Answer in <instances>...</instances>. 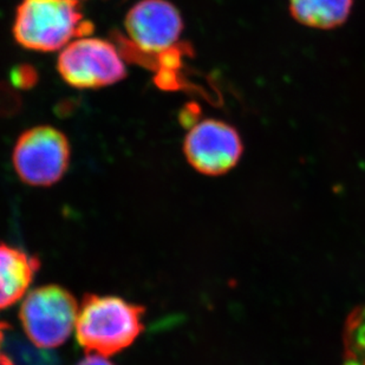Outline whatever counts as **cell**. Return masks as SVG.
<instances>
[{
  "mask_svg": "<svg viewBox=\"0 0 365 365\" xmlns=\"http://www.w3.org/2000/svg\"><path fill=\"white\" fill-rule=\"evenodd\" d=\"M145 312L118 297L86 294L77 316V341L86 352L104 357L123 351L145 329Z\"/></svg>",
  "mask_w": 365,
  "mask_h": 365,
  "instance_id": "cell-1",
  "label": "cell"
},
{
  "mask_svg": "<svg viewBox=\"0 0 365 365\" xmlns=\"http://www.w3.org/2000/svg\"><path fill=\"white\" fill-rule=\"evenodd\" d=\"M93 31L78 0H21L14 17V39L32 51H58Z\"/></svg>",
  "mask_w": 365,
  "mask_h": 365,
  "instance_id": "cell-2",
  "label": "cell"
},
{
  "mask_svg": "<svg viewBox=\"0 0 365 365\" xmlns=\"http://www.w3.org/2000/svg\"><path fill=\"white\" fill-rule=\"evenodd\" d=\"M78 304L58 285L41 286L25 297L19 311L21 327L39 349L58 348L76 327Z\"/></svg>",
  "mask_w": 365,
  "mask_h": 365,
  "instance_id": "cell-3",
  "label": "cell"
},
{
  "mask_svg": "<svg viewBox=\"0 0 365 365\" xmlns=\"http://www.w3.org/2000/svg\"><path fill=\"white\" fill-rule=\"evenodd\" d=\"M71 148L62 131L38 125L18 138L12 154L14 170L29 186L48 187L58 182L69 168Z\"/></svg>",
  "mask_w": 365,
  "mask_h": 365,
  "instance_id": "cell-4",
  "label": "cell"
},
{
  "mask_svg": "<svg viewBox=\"0 0 365 365\" xmlns=\"http://www.w3.org/2000/svg\"><path fill=\"white\" fill-rule=\"evenodd\" d=\"M57 70L63 80L77 89H97L123 80L127 69L110 41L82 37L61 50Z\"/></svg>",
  "mask_w": 365,
  "mask_h": 365,
  "instance_id": "cell-5",
  "label": "cell"
},
{
  "mask_svg": "<svg viewBox=\"0 0 365 365\" xmlns=\"http://www.w3.org/2000/svg\"><path fill=\"white\" fill-rule=\"evenodd\" d=\"M187 161L203 175L217 176L235 168L244 153L242 136L233 125L207 118L190 128L183 141Z\"/></svg>",
  "mask_w": 365,
  "mask_h": 365,
  "instance_id": "cell-6",
  "label": "cell"
},
{
  "mask_svg": "<svg viewBox=\"0 0 365 365\" xmlns=\"http://www.w3.org/2000/svg\"><path fill=\"white\" fill-rule=\"evenodd\" d=\"M125 31L135 50L156 56L178 45L183 21L167 0H140L125 16Z\"/></svg>",
  "mask_w": 365,
  "mask_h": 365,
  "instance_id": "cell-7",
  "label": "cell"
},
{
  "mask_svg": "<svg viewBox=\"0 0 365 365\" xmlns=\"http://www.w3.org/2000/svg\"><path fill=\"white\" fill-rule=\"evenodd\" d=\"M41 267L38 258L21 248L0 244V310L25 296Z\"/></svg>",
  "mask_w": 365,
  "mask_h": 365,
  "instance_id": "cell-8",
  "label": "cell"
},
{
  "mask_svg": "<svg viewBox=\"0 0 365 365\" xmlns=\"http://www.w3.org/2000/svg\"><path fill=\"white\" fill-rule=\"evenodd\" d=\"M354 0H289V14L307 28L332 30L351 14Z\"/></svg>",
  "mask_w": 365,
  "mask_h": 365,
  "instance_id": "cell-9",
  "label": "cell"
},
{
  "mask_svg": "<svg viewBox=\"0 0 365 365\" xmlns=\"http://www.w3.org/2000/svg\"><path fill=\"white\" fill-rule=\"evenodd\" d=\"M344 344L346 359L365 365V304L349 316L345 325Z\"/></svg>",
  "mask_w": 365,
  "mask_h": 365,
  "instance_id": "cell-10",
  "label": "cell"
},
{
  "mask_svg": "<svg viewBox=\"0 0 365 365\" xmlns=\"http://www.w3.org/2000/svg\"><path fill=\"white\" fill-rule=\"evenodd\" d=\"M77 365H115L110 362V361H108L104 356L96 355V354H93V355L86 356V359H83L80 363Z\"/></svg>",
  "mask_w": 365,
  "mask_h": 365,
  "instance_id": "cell-11",
  "label": "cell"
},
{
  "mask_svg": "<svg viewBox=\"0 0 365 365\" xmlns=\"http://www.w3.org/2000/svg\"><path fill=\"white\" fill-rule=\"evenodd\" d=\"M7 325L4 323H0V359L3 357V352H1V346H3L4 339H5V331H6Z\"/></svg>",
  "mask_w": 365,
  "mask_h": 365,
  "instance_id": "cell-12",
  "label": "cell"
},
{
  "mask_svg": "<svg viewBox=\"0 0 365 365\" xmlns=\"http://www.w3.org/2000/svg\"><path fill=\"white\" fill-rule=\"evenodd\" d=\"M0 365H14L12 362V359L10 357H7L6 355H3V357L0 359Z\"/></svg>",
  "mask_w": 365,
  "mask_h": 365,
  "instance_id": "cell-13",
  "label": "cell"
},
{
  "mask_svg": "<svg viewBox=\"0 0 365 365\" xmlns=\"http://www.w3.org/2000/svg\"><path fill=\"white\" fill-rule=\"evenodd\" d=\"M344 365H361L359 363L356 362L354 359H346Z\"/></svg>",
  "mask_w": 365,
  "mask_h": 365,
  "instance_id": "cell-14",
  "label": "cell"
},
{
  "mask_svg": "<svg viewBox=\"0 0 365 365\" xmlns=\"http://www.w3.org/2000/svg\"><path fill=\"white\" fill-rule=\"evenodd\" d=\"M48 365H56V363H55V364H48Z\"/></svg>",
  "mask_w": 365,
  "mask_h": 365,
  "instance_id": "cell-15",
  "label": "cell"
},
{
  "mask_svg": "<svg viewBox=\"0 0 365 365\" xmlns=\"http://www.w3.org/2000/svg\"><path fill=\"white\" fill-rule=\"evenodd\" d=\"M78 1H80V0H78Z\"/></svg>",
  "mask_w": 365,
  "mask_h": 365,
  "instance_id": "cell-16",
  "label": "cell"
}]
</instances>
